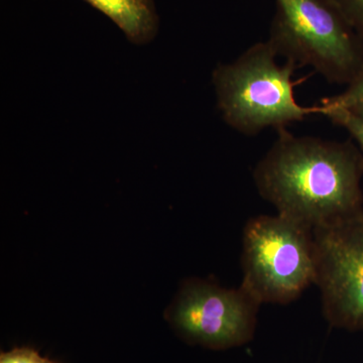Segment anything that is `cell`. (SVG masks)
<instances>
[{
	"label": "cell",
	"instance_id": "5",
	"mask_svg": "<svg viewBox=\"0 0 363 363\" xmlns=\"http://www.w3.org/2000/svg\"><path fill=\"white\" fill-rule=\"evenodd\" d=\"M315 285L333 328L363 331V210L313 228Z\"/></svg>",
	"mask_w": 363,
	"mask_h": 363
},
{
	"label": "cell",
	"instance_id": "8",
	"mask_svg": "<svg viewBox=\"0 0 363 363\" xmlns=\"http://www.w3.org/2000/svg\"><path fill=\"white\" fill-rule=\"evenodd\" d=\"M320 105L324 108L338 109L363 117V70L352 82L346 85L343 92L324 98Z\"/></svg>",
	"mask_w": 363,
	"mask_h": 363
},
{
	"label": "cell",
	"instance_id": "3",
	"mask_svg": "<svg viewBox=\"0 0 363 363\" xmlns=\"http://www.w3.org/2000/svg\"><path fill=\"white\" fill-rule=\"evenodd\" d=\"M269 39L278 57L310 67L331 84L363 70V42L334 0H274Z\"/></svg>",
	"mask_w": 363,
	"mask_h": 363
},
{
	"label": "cell",
	"instance_id": "10",
	"mask_svg": "<svg viewBox=\"0 0 363 363\" xmlns=\"http://www.w3.org/2000/svg\"><path fill=\"white\" fill-rule=\"evenodd\" d=\"M363 42V0H334Z\"/></svg>",
	"mask_w": 363,
	"mask_h": 363
},
{
	"label": "cell",
	"instance_id": "2",
	"mask_svg": "<svg viewBox=\"0 0 363 363\" xmlns=\"http://www.w3.org/2000/svg\"><path fill=\"white\" fill-rule=\"evenodd\" d=\"M278 55L267 40L248 48L235 61L212 74L217 104L224 121L242 135L286 128L321 113V107L298 104L293 76L298 67Z\"/></svg>",
	"mask_w": 363,
	"mask_h": 363
},
{
	"label": "cell",
	"instance_id": "11",
	"mask_svg": "<svg viewBox=\"0 0 363 363\" xmlns=\"http://www.w3.org/2000/svg\"><path fill=\"white\" fill-rule=\"evenodd\" d=\"M0 363H58L42 357L30 347H16L7 352L0 353Z\"/></svg>",
	"mask_w": 363,
	"mask_h": 363
},
{
	"label": "cell",
	"instance_id": "6",
	"mask_svg": "<svg viewBox=\"0 0 363 363\" xmlns=\"http://www.w3.org/2000/svg\"><path fill=\"white\" fill-rule=\"evenodd\" d=\"M260 306L242 286L225 289L190 279L184 284L168 317L186 342L226 350L252 341Z\"/></svg>",
	"mask_w": 363,
	"mask_h": 363
},
{
	"label": "cell",
	"instance_id": "7",
	"mask_svg": "<svg viewBox=\"0 0 363 363\" xmlns=\"http://www.w3.org/2000/svg\"><path fill=\"white\" fill-rule=\"evenodd\" d=\"M85 1L111 18L133 44H147L157 35L160 18L155 0Z\"/></svg>",
	"mask_w": 363,
	"mask_h": 363
},
{
	"label": "cell",
	"instance_id": "4",
	"mask_svg": "<svg viewBox=\"0 0 363 363\" xmlns=\"http://www.w3.org/2000/svg\"><path fill=\"white\" fill-rule=\"evenodd\" d=\"M242 286L260 304L286 305L315 285L312 227L289 217L259 215L243 229Z\"/></svg>",
	"mask_w": 363,
	"mask_h": 363
},
{
	"label": "cell",
	"instance_id": "9",
	"mask_svg": "<svg viewBox=\"0 0 363 363\" xmlns=\"http://www.w3.org/2000/svg\"><path fill=\"white\" fill-rule=\"evenodd\" d=\"M321 107L322 116H326L331 123L340 126L344 130L347 131L360 150L363 152V117L353 116L348 112L338 111V109H328Z\"/></svg>",
	"mask_w": 363,
	"mask_h": 363
},
{
	"label": "cell",
	"instance_id": "1",
	"mask_svg": "<svg viewBox=\"0 0 363 363\" xmlns=\"http://www.w3.org/2000/svg\"><path fill=\"white\" fill-rule=\"evenodd\" d=\"M253 169L255 188L277 213L321 225L363 210V152L352 140L296 135L286 128Z\"/></svg>",
	"mask_w": 363,
	"mask_h": 363
}]
</instances>
